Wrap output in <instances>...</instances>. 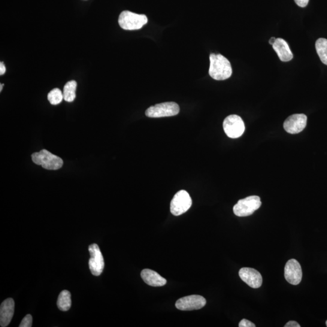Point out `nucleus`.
<instances>
[{
    "instance_id": "f257e3e1",
    "label": "nucleus",
    "mask_w": 327,
    "mask_h": 327,
    "mask_svg": "<svg viewBox=\"0 0 327 327\" xmlns=\"http://www.w3.org/2000/svg\"><path fill=\"white\" fill-rule=\"evenodd\" d=\"M209 75L215 80H225L232 75L231 64L221 54L211 53Z\"/></svg>"
},
{
    "instance_id": "f03ea898",
    "label": "nucleus",
    "mask_w": 327,
    "mask_h": 327,
    "mask_svg": "<svg viewBox=\"0 0 327 327\" xmlns=\"http://www.w3.org/2000/svg\"><path fill=\"white\" fill-rule=\"evenodd\" d=\"M33 162L36 165L50 171H56L62 168L63 160L61 157L54 155L47 150H41L39 152L32 154Z\"/></svg>"
},
{
    "instance_id": "7ed1b4c3",
    "label": "nucleus",
    "mask_w": 327,
    "mask_h": 327,
    "mask_svg": "<svg viewBox=\"0 0 327 327\" xmlns=\"http://www.w3.org/2000/svg\"><path fill=\"white\" fill-rule=\"evenodd\" d=\"M147 22L146 15L137 14L128 11L121 12L118 19V23L121 28L127 30L140 29Z\"/></svg>"
},
{
    "instance_id": "20e7f679",
    "label": "nucleus",
    "mask_w": 327,
    "mask_h": 327,
    "mask_svg": "<svg viewBox=\"0 0 327 327\" xmlns=\"http://www.w3.org/2000/svg\"><path fill=\"white\" fill-rule=\"evenodd\" d=\"M261 204L262 202L259 196H248L239 200L233 207V212L239 217L248 216L259 209Z\"/></svg>"
},
{
    "instance_id": "39448f33",
    "label": "nucleus",
    "mask_w": 327,
    "mask_h": 327,
    "mask_svg": "<svg viewBox=\"0 0 327 327\" xmlns=\"http://www.w3.org/2000/svg\"><path fill=\"white\" fill-rule=\"evenodd\" d=\"M180 112V107L175 102H166L151 106L145 111V115L150 118H162L175 116Z\"/></svg>"
},
{
    "instance_id": "423d86ee",
    "label": "nucleus",
    "mask_w": 327,
    "mask_h": 327,
    "mask_svg": "<svg viewBox=\"0 0 327 327\" xmlns=\"http://www.w3.org/2000/svg\"><path fill=\"white\" fill-rule=\"evenodd\" d=\"M192 200L186 190L179 191L175 194L171 203V211L175 216H180L189 210Z\"/></svg>"
},
{
    "instance_id": "0eeeda50",
    "label": "nucleus",
    "mask_w": 327,
    "mask_h": 327,
    "mask_svg": "<svg viewBox=\"0 0 327 327\" xmlns=\"http://www.w3.org/2000/svg\"><path fill=\"white\" fill-rule=\"evenodd\" d=\"M223 128L227 136L235 139L240 137L245 131V124L242 118L236 115H231L224 121Z\"/></svg>"
},
{
    "instance_id": "6e6552de",
    "label": "nucleus",
    "mask_w": 327,
    "mask_h": 327,
    "mask_svg": "<svg viewBox=\"0 0 327 327\" xmlns=\"http://www.w3.org/2000/svg\"><path fill=\"white\" fill-rule=\"evenodd\" d=\"M90 258L89 261V268L94 276L98 277L102 274L104 268V260L98 245L93 244L89 247Z\"/></svg>"
},
{
    "instance_id": "1a4fd4ad",
    "label": "nucleus",
    "mask_w": 327,
    "mask_h": 327,
    "mask_svg": "<svg viewBox=\"0 0 327 327\" xmlns=\"http://www.w3.org/2000/svg\"><path fill=\"white\" fill-rule=\"evenodd\" d=\"M206 302V299L202 296L190 295L178 299L175 306L178 310L191 311L199 310L204 307Z\"/></svg>"
},
{
    "instance_id": "9d476101",
    "label": "nucleus",
    "mask_w": 327,
    "mask_h": 327,
    "mask_svg": "<svg viewBox=\"0 0 327 327\" xmlns=\"http://www.w3.org/2000/svg\"><path fill=\"white\" fill-rule=\"evenodd\" d=\"M285 278L290 284L297 286L302 280V271L301 266L298 260L292 259L285 266Z\"/></svg>"
},
{
    "instance_id": "9b49d317",
    "label": "nucleus",
    "mask_w": 327,
    "mask_h": 327,
    "mask_svg": "<svg viewBox=\"0 0 327 327\" xmlns=\"http://www.w3.org/2000/svg\"><path fill=\"white\" fill-rule=\"evenodd\" d=\"M307 121V117L305 115L294 114L285 121L284 128L290 134H297L305 128Z\"/></svg>"
},
{
    "instance_id": "f8f14e48",
    "label": "nucleus",
    "mask_w": 327,
    "mask_h": 327,
    "mask_svg": "<svg viewBox=\"0 0 327 327\" xmlns=\"http://www.w3.org/2000/svg\"><path fill=\"white\" fill-rule=\"evenodd\" d=\"M239 275L242 281L253 289H257L262 286V276L255 269L248 267L242 268L239 271Z\"/></svg>"
},
{
    "instance_id": "ddd939ff",
    "label": "nucleus",
    "mask_w": 327,
    "mask_h": 327,
    "mask_svg": "<svg viewBox=\"0 0 327 327\" xmlns=\"http://www.w3.org/2000/svg\"><path fill=\"white\" fill-rule=\"evenodd\" d=\"M15 302L12 298H8L2 302L0 307V325L2 327L9 325L13 317Z\"/></svg>"
},
{
    "instance_id": "4468645a",
    "label": "nucleus",
    "mask_w": 327,
    "mask_h": 327,
    "mask_svg": "<svg viewBox=\"0 0 327 327\" xmlns=\"http://www.w3.org/2000/svg\"><path fill=\"white\" fill-rule=\"evenodd\" d=\"M272 46L282 62H288L293 59V54L289 45L283 38H277Z\"/></svg>"
},
{
    "instance_id": "2eb2a0df",
    "label": "nucleus",
    "mask_w": 327,
    "mask_h": 327,
    "mask_svg": "<svg viewBox=\"0 0 327 327\" xmlns=\"http://www.w3.org/2000/svg\"><path fill=\"white\" fill-rule=\"evenodd\" d=\"M141 277L148 285L152 287H161L167 283L165 278L157 274V272L150 269H144L141 272Z\"/></svg>"
},
{
    "instance_id": "dca6fc26",
    "label": "nucleus",
    "mask_w": 327,
    "mask_h": 327,
    "mask_svg": "<svg viewBox=\"0 0 327 327\" xmlns=\"http://www.w3.org/2000/svg\"><path fill=\"white\" fill-rule=\"evenodd\" d=\"M72 301L71 293L68 290H63L58 298L57 305L60 310L68 311L71 307Z\"/></svg>"
},
{
    "instance_id": "f3484780",
    "label": "nucleus",
    "mask_w": 327,
    "mask_h": 327,
    "mask_svg": "<svg viewBox=\"0 0 327 327\" xmlns=\"http://www.w3.org/2000/svg\"><path fill=\"white\" fill-rule=\"evenodd\" d=\"M77 83L74 80L68 82L64 87L63 97L64 99L67 102L74 101L76 98V89Z\"/></svg>"
},
{
    "instance_id": "a211bd4d",
    "label": "nucleus",
    "mask_w": 327,
    "mask_h": 327,
    "mask_svg": "<svg viewBox=\"0 0 327 327\" xmlns=\"http://www.w3.org/2000/svg\"><path fill=\"white\" fill-rule=\"evenodd\" d=\"M315 45L321 62L327 66V39L322 38L318 39Z\"/></svg>"
},
{
    "instance_id": "6ab92c4d",
    "label": "nucleus",
    "mask_w": 327,
    "mask_h": 327,
    "mask_svg": "<svg viewBox=\"0 0 327 327\" xmlns=\"http://www.w3.org/2000/svg\"><path fill=\"white\" fill-rule=\"evenodd\" d=\"M47 99L51 104H59L64 99L63 93L61 90L56 88L48 93Z\"/></svg>"
},
{
    "instance_id": "aec40b11",
    "label": "nucleus",
    "mask_w": 327,
    "mask_h": 327,
    "mask_svg": "<svg viewBox=\"0 0 327 327\" xmlns=\"http://www.w3.org/2000/svg\"><path fill=\"white\" fill-rule=\"evenodd\" d=\"M32 326V317L30 314H27L23 318L19 325L20 327H31Z\"/></svg>"
},
{
    "instance_id": "412c9836",
    "label": "nucleus",
    "mask_w": 327,
    "mask_h": 327,
    "mask_svg": "<svg viewBox=\"0 0 327 327\" xmlns=\"http://www.w3.org/2000/svg\"><path fill=\"white\" fill-rule=\"evenodd\" d=\"M239 327H255L256 325L253 322L247 319H242L239 323Z\"/></svg>"
},
{
    "instance_id": "4be33fe9",
    "label": "nucleus",
    "mask_w": 327,
    "mask_h": 327,
    "mask_svg": "<svg viewBox=\"0 0 327 327\" xmlns=\"http://www.w3.org/2000/svg\"><path fill=\"white\" fill-rule=\"evenodd\" d=\"M295 2L299 7L305 8L307 6L309 0H295Z\"/></svg>"
},
{
    "instance_id": "5701e85b",
    "label": "nucleus",
    "mask_w": 327,
    "mask_h": 327,
    "mask_svg": "<svg viewBox=\"0 0 327 327\" xmlns=\"http://www.w3.org/2000/svg\"><path fill=\"white\" fill-rule=\"evenodd\" d=\"M285 327H301V325L299 324L296 322V321L291 320L289 322H287L286 325H284Z\"/></svg>"
},
{
    "instance_id": "b1692460",
    "label": "nucleus",
    "mask_w": 327,
    "mask_h": 327,
    "mask_svg": "<svg viewBox=\"0 0 327 327\" xmlns=\"http://www.w3.org/2000/svg\"><path fill=\"white\" fill-rule=\"evenodd\" d=\"M6 71V69L4 63L3 62L0 63V75H4Z\"/></svg>"
},
{
    "instance_id": "393cba45",
    "label": "nucleus",
    "mask_w": 327,
    "mask_h": 327,
    "mask_svg": "<svg viewBox=\"0 0 327 327\" xmlns=\"http://www.w3.org/2000/svg\"><path fill=\"white\" fill-rule=\"evenodd\" d=\"M276 39H277V38H276L275 37H271L270 39H269V43L272 45H274L276 41Z\"/></svg>"
},
{
    "instance_id": "a878e982",
    "label": "nucleus",
    "mask_w": 327,
    "mask_h": 327,
    "mask_svg": "<svg viewBox=\"0 0 327 327\" xmlns=\"http://www.w3.org/2000/svg\"><path fill=\"white\" fill-rule=\"evenodd\" d=\"M3 86H4V84H0V92H2Z\"/></svg>"
},
{
    "instance_id": "bb28decb",
    "label": "nucleus",
    "mask_w": 327,
    "mask_h": 327,
    "mask_svg": "<svg viewBox=\"0 0 327 327\" xmlns=\"http://www.w3.org/2000/svg\"><path fill=\"white\" fill-rule=\"evenodd\" d=\"M326 325L327 326V320L326 321Z\"/></svg>"
}]
</instances>
